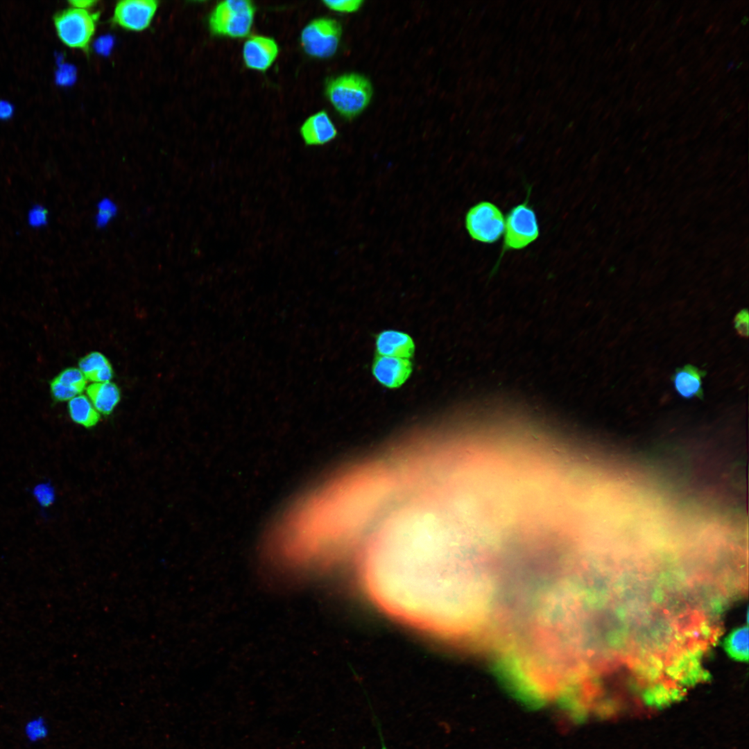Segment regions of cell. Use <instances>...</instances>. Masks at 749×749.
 <instances>
[{"label": "cell", "instance_id": "obj_1", "mask_svg": "<svg viewBox=\"0 0 749 749\" xmlns=\"http://www.w3.org/2000/svg\"><path fill=\"white\" fill-rule=\"evenodd\" d=\"M372 87L365 77L344 74L332 79L327 85V96L338 113L351 119L359 114L368 105Z\"/></svg>", "mask_w": 749, "mask_h": 749}, {"label": "cell", "instance_id": "obj_2", "mask_svg": "<svg viewBox=\"0 0 749 749\" xmlns=\"http://www.w3.org/2000/svg\"><path fill=\"white\" fill-rule=\"evenodd\" d=\"M255 15L252 3L247 0L220 2L212 11L209 25L218 35L243 37L250 31Z\"/></svg>", "mask_w": 749, "mask_h": 749}, {"label": "cell", "instance_id": "obj_3", "mask_svg": "<svg viewBox=\"0 0 749 749\" xmlns=\"http://www.w3.org/2000/svg\"><path fill=\"white\" fill-rule=\"evenodd\" d=\"M96 19L97 15L87 10L71 7L56 14L53 22L63 44L86 51L95 32Z\"/></svg>", "mask_w": 749, "mask_h": 749}, {"label": "cell", "instance_id": "obj_4", "mask_svg": "<svg viewBox=\"0 0 749 749\" xmlns=\"http://www.w3.org/2000/svg\"><path fill=\"white\" fill-rule=\"evenodd\" d=\"M539 234L537 216L526 200L513 207L505 218L503 252L523 249L534 242Z\"/></svg>", "mask_w": 749, "mask_h": 749}, {"label": "cell", "instance_id": "obj_5", "mask_svg": "<svg viewBox=\"0 0 749 749\" xmlns=\"http://www.w3.org/2000/svg\"><path fill=\"white\" fill-rule=\"evenodd\" d=\"M465 223L472 239L481 243H493L503 235L505 218L496 205L481 201L469 209Z\"/></svg>", "mask_w": 749, "mask_h": 749}, {"label": "cell", "instance_id": "obj_6", "mask_svg": "<svg viewBox=\"0 0 749 749\" xmlns=\"http://www.w3.org/2000/svg\"><path fill=\"white\" fill-rule=\"evenodd\" d=\"M341 36V27L338 21L329 18H319L304 27L301 34V43L307 54L326 58L336 51Z\"/></svg>", "mask_w": 749, "mask_h": 749}, {"label": "cell", "instance_id": "obj_7", "mask_svg": "<svg viewBox=\"0 0 749 749\" xmlns=\"http://www.w3.org/2000/svg\"><path fill=\"white\" fill-rule=\"evenodd\" d=\"M154 0H125L117 3L113 21L128 30L141 31L150 24L157 9Z\"/></svg>", "mask_w": 749, "mask_h": 749}, {"label": "cell", "instance_id": "obj_8", "mask_svg": "<svg viewBox=\"0 0 749 749\" xmlns=\"http://www.w3.org/2000/svg\"><path fill=\"white\" fill-rule=\"evenodd\" d=\"M413 364L408 359L377 355L372 365V372L377 381L388 388L402 386L412 373Z\"/></svg>", "mask_w": 749, "mask_h": 749}, {"label": "cell", "instance_id": "obj_9", "mask_svg": "<svg viewBox=\"0 0 749 749\" xmlns=\"http://www.w3.org/2000/svg\"><path fill=\"white\" fill-rule=\"evenodd\" d=\"M277 54L278 46L275 41L262 35L250 37L243 46L245 64L255 70L266 71L275 61Z\"/></svg>", "mask_w": 749, "mask_h": 749}, {"label": "cell", "instance_id": "obj_10", "mask_svg": "<svg viewBox=\"0 0 749 749\" xmlns=\"http://www.w3.org/2000/svg\"><path fill=\"white\" fill-rule=\"evenodd\" d=\"M379 355L408 359L415 353L413 338L406 333L397 330H384L377 334L375 340Z\"/></svg>", "mask_w": 749, "mask_h": 749}, {"label": "cell", "instance_id": "obj_11", "mask_svg": "<svg viewBox=\"0 0 749 749\" xmlns=\"http://www.w3.org/2000/svg\"><path fill=\"white\" fill-rule=\"evenodd\" d=\"M301 136L306 144L318 146L334 139L336 129L329 115L323 111L309 117L300 128Z\"/></svg>", "mask_w": 749, "mask_h": 749}, {"label": "cell", "instance_id": "obj_12", "mask_svg": "<svg viewBox=\"0 0 749 749\" xmlns=\"http://www.w3.org/2000/svg\"><path fill=\"white\" fill-rule=\"evenodd\" d=\"M87 379L79 368H68L62 371L51 383L53 397L58 401H69L81 394Z\"/></svg>", "mask_w": 749, "mask_h": 749}, {"label": "cell", "instance_id": "obj_13", "mask_svg": "<svg viewBox=\"0 0 749 749\" xmlns=\"http://www.w3.org/2000/svg\"><path fill=\"white\" fill-rule=\"evenodd\" d=\"M704 375V371L695 366L687 365L677 369L672 381L677 393L682 397H702V379Z\"/></svg>", "mask_w": 749, "mask_h": 749}, {"label": "cell", "instance_id": "obj_14", "mask_svg": "<svg viewBox=\"0 0 749 749\" xmlns=\"http://www.w3.org/2000/svg\"><path fill=\"white\" fill-rule=\"evenodd\" d=\"M87 394L96 411L103 415L111 413L120 399L119 388L110 381L91 384Z\"/></svg>", "mask_w": 749, "mask_h": 749}, {"label": "cell", "instance_id": "obj_15", "mask_svg": "<svg viewBox=\"0 0 749 749\" xmlns=\"http://www.w3.org/2000/svg\"><path fill=\"white\" fill-rule=\"evenodd\" d=\"M79 369L87 379L93 383L110 381L112 377V369L107 359L101 353L92 352L85 356L79 363Z\"/></svg>", "mask_w": 749, "mask_h": 749}, {"label": "cell", "instance_id": "obj_16", "mask_svg": "<svg viewBox=\"0 0 749 749\" xmlns=\"http://www.w3.org/2000/svg\"><path fill=\"white\" fill-rule=\"evenodd\" d=\"M68 411L73 422L87 428L96 425L100 418L89 397L82 394L69 401Z\"/></svg>", "mask_w": 749, "mask_h": 749}, {"label": "cell", "instance_id": "obj_17", "mask_svg": "<svg viewBox=\"0 0 749 749\" xmlns=\"http://www.w3.org/2000/svg\"><path fill=\"white\" fill-rule=\"evenodd\" d=\"M727 653L734 659L746 661L748 658V630L746 626L733 630L724 643Z\"/></svg>", "mask_w": 749, "mask_h": 749}, {"label": "cell", "instance_id": "obj_18", "mask_svg": "<svg viewBox=\"0 0 749 749\" xmlns=\"http://www.w3.org/2000/svg\"><path fill=\"white\" fill-rule=\"evenodd\" d=\"M117 206L109 198H103L97 205V212L95 217L96 226L104 227L117 215Z\"/></svg>", "mask_w": 749, "mask_h": 749}, {"label": "cell", "instance_id": "obj_19", "mask_svg": "<svg viewBox=\"0 0 749 749\" xmlns=\"http://www.w3.org/2000/svg\"><path fill=\"white\" fill-rule=\"evenodd\" d=\"M323 3L329 8L340 12H352L360 8L363 3L361 0H344V1H324Z\"/></svg>", "mask_w": 749, "mask_h": 749}, {"label": "cell", "instance_id": "obj_20", "mask_svg": "<svg viewBox=\"0 0 749 749\" xmlns=\"http://www.w3.org/2000/svg\"><path fill=\"white\" fill-rule=\"evenodd\" d=\"M28 222L34 227L44 225L47 222V212L40 205L33 207L28 214Z\"/></svg>", "mask_w": 749, "mask_h": 749}, {"label": "cell", "instance_id": "obj_21", "mask_svg": "<svg viewBox=\"0 0 749 749\" xmlns=\"http://www.w3.org/2000/svg\"><path fill=\"white\" fill-rule=\"evenodd\" d=\"M34 494L39 503L43 506L51 504L54 499L52 488L47 484L38 485L35 488Z\"/></svg>", "mask_w": 749, "mask_h": 749}, {"label": "cell", "instance_id": "obj_22", "mask_svg": "<svg viewBox=\"0 0 749 749\" xmlns=\"http://www.w3.org/2000/svg\"><path fill=\"white\" fill-rule=\"evenodd\" d=\"M748 312L746 309L740 311L734 318V327L738 334L742 337L748 336Z\"/></svg>", "mask_w": 749, "mask_h": 749}, {"label": "cell", "instance_id": "obj_23", "mask_svg": "<svg viewBox=\"0 0 749 749\" xmlns=\"http://www.w3.org/2000/svg\"><path fill=\"white\" fill-rule=\"evenodd\" d=\"M56 82L60 85H67L75 79V72L70 66H62L56 73Z\"/></svg>", "mask_w": 749, "mask_h": 749}, {"label": "cell", "instance_id": "obj_24", "mask_svg": "<svg viewBox=\"0 0 749 749\" xmlns=\"http://www.w3.org/2000/svg\"><path fill=\"white\" fill-rule=\"evenodd\" d=\"M13 113V107L8 101L1 100L0 101V119H7L10 118Z\"/></svg>", "mask_w": 749, "mask_h": 749}, {"label": "cell", "instance_id": "obj_25", "mask_svg": "<svg viewBox=\"0 0 749 749\" xmlns=\"http://www.w3.org/2000/svg\"><path fill=\"white\" fill-rule=\"evenodd\" d=\"M69 3L74 8L87 10L89 8L93 6L96 3V1L92 0H73L70 1Z\"/></svg>", "mask_w": 749, "mask_h": 749}, {"label": "cell", "instance_id": "obj_26", "mask_svg": "<svg viewBox=\"0 0 749 749\" xmlns=\"http://www.w3.org/2000/svg\"><path fill=\"white\" fill-rule=\"evenodd\" d=\"M748 21V17H744L741 22H742V24H744V25H745V24H746V23H747V21Z\"/></svg>", "mask_w": 749, "mask_h": 749}, {"label": "cell", "instance_id": "obj_27", "mask_svg": "<svg viewBox=\"0 0 749 749\" xmlns=\"http://www.w3.org/2000/svg\"><path fill=\"white\" fill-rule=\"evenodd\" d=\"M381 749H388L381 739Z\"/></svg>", "mask_w": 749, "mask_h": 749}, {"label": "cell", "instance_id": "obj_28", "mask_svg": "<svg viewBox=\"0 0 749 749\" xmlns=\"http://www.w3.org/2000/svg\"><path fill=\"white\" fill-rule=\"evenodd\" d=\"M742 63H743L742 62H740V64H739V65H741V64ZM739 66H737V67H736V69H737V68H739Z\"/></svg>", "mask_w": 749, "mask_h": 749}]
</instances>
